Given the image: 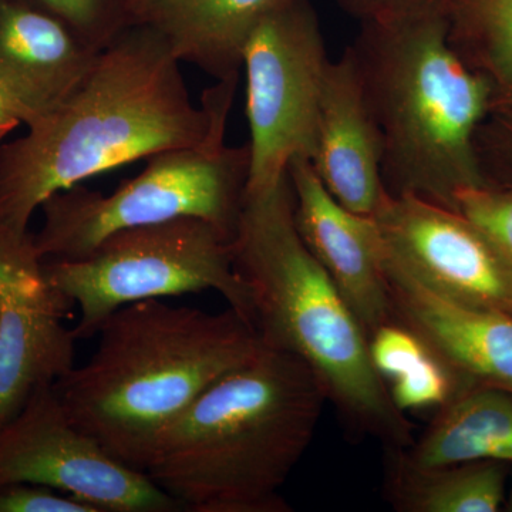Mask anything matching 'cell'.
Returning <instances> with one entry per match:
<instances>
[{"mask_svg": "<svg viewBox=\"0 0 512 512\" xmlns=\"http://www.w3.org/2000/svg\"><path fill=\"white\" fill-rule=\"evenodd\" d=\"M180 66L146 26L131 25L104 47L59 106L0 144V227L28 235L56 192L210 136L228 119L239 76L218 80L195 106Z\"/></svg>", "mask_w": 512, "mask_h": 512, "instance_id": "cell-1", "label": "cell"}, {"mask_svg": "<svg viewBox=\"0 0 512 512\" xmlns=\"http://www.w3.org/2000/svg\"><path fill=\"white\" fill-rule=\"evenodd\" d=\"M326 402L311 367L262 345L164 431L146 474L184 511H291L281 490Z\"/></svg>", "mask_w": 512, "mask_h": 512, "instance_id": "cell-2", "label": "cell"}, {"mask_svg": "<svg viewBox=\"0 0 512 512\" xmlns=\"http://www.w3.org/2000/svg\"><path fill=\"white\" fill-rule=\"evenodd\" d=\"M96 336L92 357L53 386L77 429L143 473L164 431L262 346L229 306L211 313L163 299L117 309Z\"/></svg>", "mask_w": 512, "mask_h": 512, "instance_id": "cell-3", "label": "cell"}, {"mask_svg": "<svg viewBox=\"0 0 512 512\" xmlns=\"http://www.w3.org/2000/svg\"><path fill=\"white\" fill-rule=\"evenodd\" d=\"M232 262L262 345L311 367L353 429L396 451L409 447L412 423L377 375L365 330L299 235L289 173L268 190L245 192Z\"/></svg>", "mask_w": 512, "mask_h": 512, "instance_id": "cell-4", "label": "cell"}, {"mask_svg": "<svg viewBox=\"0 0 512 512\" xmlns=\"http://www.w3.org/2000/svg\"><path fill=\"white\" fill-rule=\"evenodd\" d=\"M360 25L349 49L382 136L384 188L456 211L458 192L490 183L477 134L493 86L451 46L444 12Z\"/></svg>", "mask_w": 512, "mask_h": 512, "instance_id": "cell-5", "label": "cell"}, {"mask_svg": "<svg viewBox=\"0 0 512 512\" xmlns=\"http://www.w3.org/2000/svg\"><path fill=\"white\" fill-rule=\"evenodd\" d=\"M228 119L194 146L147 158L137 177L111 194L74 185L43 202V224L33 235L37 255L77 259L121 229L201 218L234 238L249 178L248 144H225Z\"/></svg>", "mask_w": 512, "mask_h": 512, "instance_id": "cell-6", "label": "cell"}, {"mask_svg": "<svg viewBox=\"0 0 512 512\" xmlns=\"http://www.w3.org/2000/svg\"><path fill=\"white\" fill-rule=\"evenodd\" d=\"M42 271L47 284L79 308L72 328L77 340L94 338L111 313L130 303L202 291L220 293L252 326L232 238L201 218L121 229L82 258L45 259Z\"/></svg>", "mask_w": 512, "mask_h": 512, "instance_id": "cell-7", "label": "cell"}, {"mask_svg": "<svg viewBox=\"0 0 512 512\" xmlns=\"http://www.w3.org/2000/svg\"><path fill=\"white\" fill-rule=\"evenodd\" d=\"M330 60L311 0H282L259 20L242 52L247 76V192L274 187L295 158L311 160Z\"/></svg>", "mask_w": 512, "mask_h": 512, "instance_id": "cell-8", "label": "cell"}, {"mask_svg": "<svg viewBox=\"0 0 512 512\" xmlns=\"http://www.w3.org/2000/svg\"><path fill=\"white\" fill-rule=\"evenodd\" d=\"M9 484L55 488L97 512L184 511L146 473L77 429L55 386L40 387L0 426V487Z\"/></svg>", "mask_w": 512, "mask_h": 512, "instance_id": "cell-9", "label": "cell"}, {"mask_svg": "<svg viewBox=\"0 0 512 512\" xmlns=\"http://www.w3.org/2000/svg\"><path fill=\"white\" fill-rule=\"evenodd\" d=\"M383 248L434 291L512 315V272L457 211L386 191L372 215Z\"/></svg>", "mask_w": 512, "mask_h": 512, "instance_id": "cell-10", "label": "cell"}, {"mask_svg": "<svg viewBox=\"0 0 512 512\" xmlns=\"http://www.w3.org/2000/svg\"><path fill=\"white\" fill-rule=\"evenodd\" d=\"M379 256L393 322L420 336L460 382L512 393V315L434 291L390 255L380 237Z\"/></svg>", "mask_w": 512, "mask_h": 512, "instance_id": "cell-11", "label": "cell"}, {"mask_svg": "<svg viewBox=\"0 0 512 512\" xmlns=\"http://www.w3.org/2000/svg\"><path fill=\"white\" fill-rule=\"evenodd\" d=\"M299 235L338 286L367 339L393 322L372 217L346 210L326 190L308 158L288 167Z\"/></svg>", "mask_w": 512, "mask_h": 512, "instance_id": "cell-12", "label": "cell"}, {"mask_svg": "<svg viewBox=\"0 0 512 512\" xmlns=\"http://www.w3.org/2000/svg\"><path fill=\"white\" fill-rule=\"evenodd\" d=\"M382 160V136L348 47L326 69L309 161L340 205L372 217L386 194Z\"/></svg>", "mask_w": 512, "mask_h": 512, "instance_id": "cell-13", "label": "cell"}, {"mask_svg": "<svg viewBox=\"0 0 512 512\" xmlns=\"http://www.w3.org/2000/svg\"><path fill=\"white\" fill-rule=\"evenodd\" d=\"M99 53L32 0H0V90L25 126L59 106Z\"/></svg>", "mask_w": 512, "mask_h": 512, "instance_id": "cell-14", "label": "cell"}, {"mask_svg": "<svg viewBox=\"0 0 512 512\" xmlns=\"http://www.w3.org/2000/svg\"><path fill=\"white\" fill-rule=\"evenodd\" d=\"M72 303L40 281L0 286V426L74 367Z\"/></svg>", "mask_w": 512, "mask_h": 512, "instance_id": "cell-15", "label": "cell"}, {"mask_svg": "<svg viewBox=\"0 0 512 512\" xmlns=\"http://www.w3.org/2000/svg\"><path fill=\"white\" fill-rule=\"evenodd\" d=\"M282 0H130L131 25L158 33L181 63L214 77L239 76L252 30Z\"/></svg>", "mask_w": 512, "mask_h": 512, "instance_id": "cell-16", "label": "cell"}, {"mask_svg": "<svg viewBox=\"0 0 512 512\" xmlns=\"http://www.w3.org/2000/svg\"><path fill=\"white\" fill-rule=\"evenodd\" d=\"M399 470L427 471L474 463H512V393L463 384L419 441L400 450Z\"/></svg>", "mask_w": 512, "mask_h": 512, "instance_id": "cell-17", "label": "cell"}, {"mask_svg": "<svg viewBox=\"0 0 512 512\" xmlns=\"http://www.w3.org/2000/svg\"><path fill=\"white\" fill-rule=\"evenodd\" d=\"M392 503L404 512H495L505 497L503 461H474L427 471L396 468Z\"/></svg>", "mask_w": 512, "mask_h": 512, "instance_id": "cell-18", "label": "cell"}, {"mask_svg": "<svg viewBox=\"0 0 512 512\" xmlns=\"http://www.w3.org/2000/svg\"><path fill=\"white\" fill-rule=\"evenodd\" d=\"M444 15L451 46L493 86L495 109L512 106V0H447Z\"/></svg>", "mask_w": 512, "mask_h": 512, "instance_id": "cell-19", "label": "cell"}, {"mask_svg": "<svg viewBox=\"0 0 512 512\" xmlns=\"http://www.w3.org/2000/svg\"><path fill=\"white\" fill-rule=\"evenodd\" d=\"M101 52L130 28V0H32Z\"/></svg>", "mask_w": 512, "mask_h": 512, "instance_id": "cell-20", "label": "cell"}, {"mask_svg": "<svg viewBox=\"0 0 512 512\" xmlns=\"http://www.w3.org/2000/svg\"><path fill=\"white\" fill-rule=\"evenodd\" d=\"M456 211L483 235L512 272V185L464 188L456 195Z\"/></svg>", "mask_w": 512, "mask_h": 512, "instance_id": "cell-21", "label": "cell"}, {"mask_svg": "<svg viewBox=\"0 0 512 512\" xmlns=\"http://www.w3.org/2000/svg\"><path fill=\"white\" fill-rule=\"evenodd\" d=\"M461 386L450 367L430 352L390 380L387 389L394 406L406 414L441 409Z\"/></svg>", "mask_w": 512, "mask_h": 512, "instance_id": "cell-22", "label": "cell"}, {"mask_svg": "<svg viewBox=\"0 0 512 512\" xmlns=\"http://www.w3.org/2000/svg\"><path fill=\"white\" fill-rule=\"evenodd\" d=\"M0 512H97L92 505L55 488L32 484L0 487Z\"/></svg>", "mask_w": 512, "mask_h": 512, "instance_id": "cell-23", "label": "cell"}, {"mask_svg": "<svg viewBox=\"0 0 512 512\" xmlns=\"http://www.w3.org/2000/svg\"><path fill=\"white\" fill-rule=\"evenodd\" d=\"M336 3L360 23H370L444 12L447 0H336Z\"/></svg>", "mask_w": 512, "mask_h": 512, "instance_id": "cell-24", "label": "cell"}, {"mask_svg": "<svg viewBox=\"0 0 512 512\" xmlns=\"http://www.w3.org/2000/svg\"><path fill=\"white\" fill-rule=\"evenodd\" d=\"M20 124H23V121L18 109L0 90V144H2L3 138L12 133Z\"/></svg>", "mask_w": 512, "mask_h": 512, "instance_id": "cell-25", "label": "cell"}, {"mask_svg": "<svg viewBox=\"0 0 512 512\" xmlns=\"http://www.w3.org/2000/svg\"><path fill=\"white\" fill-rule=\"evenodd\" d=\"M497 117L498 128H500L501 136L510 150L512 158V106L498 107L494 110Z\"/></svg>", "mask_w": 512, "mask_h": 512, "instance_id": "cell-26", "label": "cell"}, {"mask_svg": "<svg viewBox=\"0 0 512 512\" xmlns=\"http://www.w3.org/2000/svg\"><path fill=\"white\" fill-rule=\"evenodd\" d=\"M507 507H508V511H511V512H512V490H511L510 497H508V504H507Z\"/></svg>", "mask_w": 512, "mask_h": 512, "instance_id": "cell-27", "label": "cell"}]
</instances>
